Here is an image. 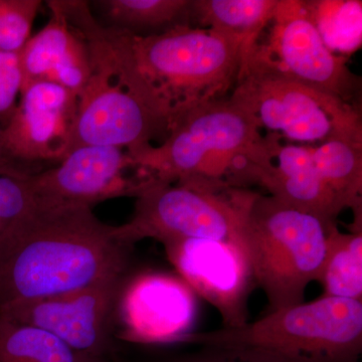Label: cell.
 <instances>
[{
	"mask_svg": "<svg viewBox=\"0 0 362 362\" xmlns=\"http://www.w3.org/2000/svg\"><path fill=\"white\" fill-rule=\"evenodd\" d=\"M96 4L107 23L102 25L135 37L194 26L192 0H103Z\"/></svg>",
	"mask_w": 362,
	"mask_h": 362,
	"instance_id": "ac0fdd59",
	"label": "cell"
},
{
	"mask_svg": "<svg viewBox=\"0 0 362 362\" xmlns=\"http://www.w3.org/2000/svg\"><path fill=\"white\" fill-rule=\"evenodd\" d=\"M131 249L92 207L37 201L0 247V309L125 276Z\"/></svg>",
	"mask_w": 362,
	"mask_h": 362,
	"instance_id": "6da1fadb",
	"label": "cell"
},
{
	"mask_svg": "<svg viewBox=\"0 0 362 362\" xmlns=\"http://www.w3.org/2000/svg\"><path fill=\"white\" fill-rule=\"evenodd\" d=\"M256 192L223 182L190 180L153 182L136 197L133 216L116 226L119 239L134 246L145 239L223 240L246 246L247 211Z\"/></svg>",
	"mask_w": 362,
	"mask_h": 362,
	"instance_id": "8992f818",
	"label": "cell"
},
{
	"mask_svg": "<svg viewBox=\"0 0 362 362\" xmlns=\"http://www.w3.org/2000/svg\"><path fill=\"white\" fill-rule=\"evenodd\" d=\"M230 97L255 117L259 128L291 141L320 144L339 136H362L356 106L290 77L259 42L243 59Z\"/></svg>",
	"mask_w": 362,
	"mask_h": 362,
	"instance_id": "52a82bcc",
	"label": "cell"
},
{
	"mask_svg": "<svg viewBox=\"0 0 362 362\" xmlns=\"http://www.w3.org/2000/svg\"><path fill=\"white\" fill-rule=\"evenodd\" d=\"M333 225L271 195L255 194L246 226V246L257 286L271 311L303 302L307 286L318 281Z\"/></svg>",
	"mask_w": 362,
	"mask_h": 362,
	"instance_id": "5b68a950",
	"label": "cell"
},
{
	"mask_svg": "<svg viewBox=\"0 0 362 362\" xmlns=\"http://www.w3.org/2000/svg\"><path fill=\"white\" fill-rule=\"evenodd\" d=\"M268 42L261 45L281 71L319 92L356 106L361 80L326 47L303 1L279 0ZM357 107V106H356Z\"/></svg>",
	"mask_w": 362,
	"mask_h": 362,
	"instance_id": "30bf717a",
	"label": "cell"
},
{
	"mask_svg": "<svg viewBox=\"0 0 362 362\" xmlns=\"http://www.w3.org/2000/svg\"><path fill=\"white\" fill-rule=\"evenodd\" d=\"M173 362H297L267 350L230 345H206Z\"/></svg>",
	"mask_w": 362,
	"mask_h": 362,
	"instance_id": "d4e9b609",
	"label": "cell"
},
{
	"mask_svg": "<svg viewBox=\"0 0 362 362\" xmlns=\"http://www.w3.org/2000/svg\"><path fill=\"white\" fill-rule=\"evenodd\" d=\"M99 39L114 70L169 128L194 107L225 97L242 66L240 42L211 28L178 26L141 37L101 25Z\"/></svg>",
	"mask_w": 362,
	"mask_h": 362,
	"instance_id": "7a4b0ae2",
	"label": "cell"
},
{
	"mask_svg": "<svg viewBox=\"0 0 362 362\" xmlns=\"http://www.w3.org/2000/svg\"><path fill=\"white\" fill-rule=\"evenodd\" d=\"M183 343L254 347L297 362L356 359L362 351V301L321 296L240 327L192 333Z\"/></svg>",
	"mask_w": 362,
	"mask_h": 362,
	"instance_id": "277c9868",
	"label": "cell"
},
{
	"mask_svg": "<svg viewBox=\"0 0 362 362\" xmlns=\"http://www.w3.org/2000/svg\"><path fill=\"white\" fill-rule=\"evenodd\" d=\"M324 44L333 54H351L361 47L362 2L357 0L303 1Z\"/></svg>",
	"mask_w": 362,
	"mask_h": 362,
	"instance_id": "7402d4cb",
	"label": "cell"
},
{
	"mask_svg": "<svg viewBox=\"0 0 362 362\" xmlns=\"http://www.w3.org/2000/svg\"><path fill=\"white\" fill-rule=\"evenodd\" d=\"M318 282L322 296L362 301V228L342 233L331 226Z\"/></svg>",
	"mask_w": 362,
	"mask_h": 362,
	"instance_id": "ffe728a7",
	"label": "cell"
},
{
	"mask_svg": "<svg viewBox=\"0 0 362 362\" xmlns=\"http://www.w3.org/2000/svg\"><path fill=\"white\" fill-rule=\"evenodd\" d=\"M90 76L78 97L77 117L70 152L98 145L127 150L130 156L165 139L169 124L119 77L106 57L88 44Z\"/></svg>",
	"mask_w": 362,
	"mask_h": 362,
	"instance_id": "ba28073f",
	"label": "cell"
},
{
	"mask_svg": "<svg viewBox=\"0 0 362 362\" xmlns=\"http://www.w3.org/2000/svg\"><path fill=\"white\" fill-rule=\"evenodd\" d=\"M342 362H359V358H356V359H350V361H342Z\"/></svg>",
	"mask_w": 362,
	"mask_h": 362,
	"instance_id": "83f0119b",
	"label": "cell"
},
{
	"mask_svg": "<svg viewBox=\"0 0 362 362\" xmlns=\"http://www.w3.org/2000/svg\"><path fill=\"white\" fill-rule=\"evenodd\" d=\"M274 158L277 162L259 171L257 183L279 202L335 223L345 207L319 173L312 146L278 144Z\"/></svg>",
	"mask_w": 362,
	"mask_h": 362,
	"instance_id": "2e32d148",
	"label": "cell"
},
{
	"mask_svg": "<svg viewBox=\"0 0 362 362\" xmlns=\"http://www.w3.org/2000/svg\"><path fill=\"white\" fill-rule=\"evenodd\" d=\"M40 0H0V51L18 52L30 37Z\"/></svg>",
	"mask_w": 362,
	"mask_h": 362,
	"instance_id": "603a6c76",
	"label": "cell"
},
{
	"mask_svg": "<svg viewBox=\"0 0 362 362\" xmlns=\"http://www.w3.org/2000/svg\"><path fill=\"white\" fill-rule=\"evenodd\" d=\"M162 245L180 277L220 313L223 327L249 322L247 301L257 285L246 247L202 239L169 240Z\"/></svg>",
	"mask_w": 362,
	"mask_h": 362,
	"instance_id": "7c38bea8",
	"label": "cell"
},
{
	"mask_svg": "<svg viewBox=\"0 0 362 362\" xmlns=\"http://www.w3.org/2000/svg\"><path fill=\"white\" fill-rule=\"evenodd\" d=\"M259 129L246 109L221 98L176 119L161 144L129 156L153 182L206 180L240 188L252 165L274 160L277 135L264 138Z\"/></svg>",
	"mask_w": 362,
	"mask_h": 362,
	"instance_id": "3957f363",
	"label": "cell"
},
{
	"mask_svg": "<svg viewBox=\"0 0 362 362\" xmlns=\"http://www.w3.org/2000/svg\"><path fill=\"white\" fill-rule=\"evenodd\" d=\"M40 173L39 169L25 165L16 161L7 153L0 137V173L1 175L16 176V177L26 178L28 176Z\"/></svg>",
	"mask_w": 362,
	"mask_h": 362,
	"instance_id": "4316f807",
	"label": "cell"
},
{
	"mask_svg": "<svg viewBox=\"0 0 362 362\" xmlns=\"http://www.w3.org/2000/svg\"><path fill=\"white\" fill-rule=\"evenodd\" d=\"M126 275L59 296L0 309V316L51 333L71 349L108 361L113 352L117 307Z\"/></svg>",
	"mask_w": 362,
	"mask_h": 362,
	"instance_id": "9c48e42d",
	"label": "cell"
},
{
	"mask_svg": "<svg viewBox=\"0 0 362 362\" xmlns=\"http://www.w3.org/2000/svg\"><path fill=\"white\" fill-rule=\"evenodd\" d=\"M47 25L18 52L23 85L54 83L74 94L84 90L90 76L89 47L83 35L51 1Z\"/></svg>",
	"mask_w": 362,
	"mask_h": 362,
	"instance_id": "9a60e30c",
	"label": "cell"
},
{
	"mask_svg": "<svg viewBox=\"0 0 362 362\" xmlns=\"http://www.w3.org/2000/svg\"><path fill=\"white\" fill-rule=\"evenodd\" d=\"M319 173L345 207L362 221V136H339L312 146Z\"/></svg>",
	"mask_w": 362,
	"mask_h": 362,
	"instance_id": "d6986e66",
	"label": "cell"
},
{
	"mask_svg": "<svg viewBox=\"0 0 362 362\" xmlns=\"http://www.w3.org/2000/svg\"><path fill=\"white\" fill-rule=\"evenodd\" d=\"M0 362H109L78 354L47 331L0 316Z\"/></svg>",
	"mask_w": 362,
	"mask_h": 362,
	"instance_id": "44dd1931",
	"label": "cell"
},
{
	"mask_svg": "<svg viewBox=\"0 0 362 362\" xmlns=\"http://www.w3.org/2000/svg\"><path fill=\"white\" fill-rule=\"evenodd\" d=\"M78 96L54 83L23 86L13 113L0 128L4 148L16 161L42 170L70 153Z\"/></svg>",
	"mask_w": 362,
	"mask_h": 362,
	"instance_id": "4fadbf2b",
	"label": "cell"
},
{
	"mask_svg": "<svg viewBox=\"0 0 362 362\" xmlns=\"http://www.w3.org/2000/svg\"><path fill=\"white\" fill-rule=\"evenodd\" d=\"M28 182L37 201L89 207L117 197L136 199L151 183L127 150L98 145L74 149Z\"/></svg>",
	"mask_w": 362,
	"mask_h": 362,
	"instance_id": "8fae6325",
	"label": "cell"
},
{
	"mask_svg": "<svg viewBox=\"0 0 362 362\" xmlns=\"http://www.w3.org/2000/svg\"><path fill=\"white\" fill-rule=\"evenodd\" d=\"M23 85L18 52L0 51V116L4 123L16 107Z\"/></svg>",
	"mask_w": 362,
	"mask_h": 362,
	"instance_id": "484cf974",
	"label": "cell"
},
{
	"mask_svg": "<svg viewBox=\"0 0 362 362\" xmlns=\"http://www.w3.org/2000/svg\"><path fill=\"white\" fill-rule=\"evenodd\" d=\"M279 0H192L194 23L232 37L242 45L243 59L259 45Z\"/></svg>",
	"mask_w": 362,
	"mask_h": 362,
	"instance_id": "e0dca14e",
	"label": "cell"
},
{
	"mask_svg": "<svg viewBox=\"0 0 362 362\" xmlns=\"http://www.w3.org/2000/svg\"><path fill=\"white\" fill-rule=\"evenodd\" d=\"M197 295L180 277L146 272L126 279L117 307L119 337L146 345L183 343L194 333Z\"/></svg>",
	"mask_w": 362,
	"mask_h": 362,
	"instance_id": "5bb4252c",
	"label": "cell"
},
{
	"mask_svg": "<svg viewBox=\"0 0 362 362\" xmlns=\"http://www.w3.org/2000/svg\"><path fill=\"white\" fill-rule=\"evenodd\" d=\"M28 177L0 173V247L16 223L37 202Z\"/></svg>",
	"mask_w": 362,
	"mask_h": 362,
	"instance_id": "cb8c5ba5",
	"label": "cell"
}]
</instances>
